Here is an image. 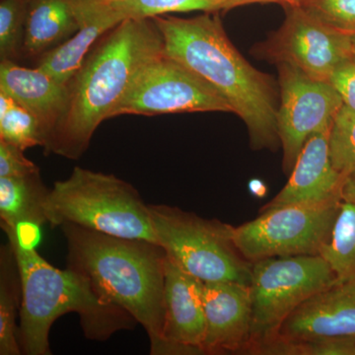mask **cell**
<instances>
[{
	"instance_id": "1",
	"label": "cell",
	"mask_w": 355,
	"mask_h": 355,
	"mask_svg": "<svg viewBox=\"0 0 355 355\" xmlns=\"http://www.w3.org/2000/svg\"><path fill=\"white\" fill-rule=\"evenodd\" d=\"M150 19L162 36L166 55L211 84L227 100L246 125L252 148L277 150L280 146L277 84L245 60L218 16Z\"/></svg>"
},
{
	"instance_id": "13",
	"label": "cell",
	"mask_w": 355,
	"mask_h": 355,
	"mask_svg": "<svg viewBox=\"0 0 355 355\" xmlns=\"http://www.w3.org/2000/svg\"><path fill=\"white\" fill-rule=\"evenodd\" d=\"M203 354H247L252 331L249 286L233 282H203Z\"/></svg>"
},
{
	"instance_id": "15",
	"label": "cell",
	"mask_w": 355,
	"mask_h": 355,
	"mask_svg": "<svg viewBox=\"0 0 355 355\" xmlns=\"http://www.w3.org/2000/svg\"><path fill=\"white\" fill-rule=\"evenodd\" d=\"M333 128V127H331ZM331 130L311 135L282 190L263 209L342 200V180L331 163Z\"/></svg>"
},
{
	"instance_id": "21",
	"label": "cell",
	"mask_w": 355,
	"mask_h": 355,
	"mask_svg": "<svg viewBox=\"0 0 355 355\" xmlns=\"http://www.w3.org/2000/svg\"><path fill=\"white\" fill-rule=\"evenodd\" d=\"M320 254L333 268L338 282L355 279V202L340 203L330 240Z\"/></svg>"
},
{
	"instance_id": "30",
	"label": "cell",
	"mask_w": 355,
	"mask_h": 355,
	"mask_svg": "<svg viewBox=\"0 0 355 355\" xmlns=\"http://www.w3.org/2000/svg\"><path fill=\"white\" fill-rule=\"evenodd\" d=\"M250 3H277V0H218L219 10H229Z\"/></svg>"
},
{
	"instance_id": "20",
	"label": "cell",
	"mask_w": 355,
	"mask_h": 355,
	"mask_svg": "<svg viewBox=\"0 0 355 355\" xmlns=\"http://www.w3.org/2000/svg\"><path fill=\"white\" fill-rule=\"evenodd\" d=\"M22 303V280L10 243L0 249V355H20L16 317Z\"/></svg>"
},
{
	"instance_id": "27",
	"label": "cell",
	"mask_w": 355,
	"mask_h": 355,
	"mask_svg": "<svg viewBox=\"0 0 355 355\" xmlns=\"http://www.w3.org/2000/svg\"><path fill=\"white\" fill-rule=\"evenodd\" d=\"M304 8L331 27L355 35V0H313Z\"/></svg>"
},
{
	"instance_id": "16",
	"label": "cell",
	"mask_w": 355,
	"mask_h": 355,
	"mask_svg": "<svg viewBox=\"0 0 355 355\" xmlns=\"http://www.w3.org/2000/svg\"><path fill=\"white\" fill-rule=\"evenodd\" d=\"M79 28L73 36L44 53L38 67L65 84L80 69L95 42L123 22V15L110 0H76Z\"/></svg>"
},
{
	"instance_id": "11",
	"label": "cell",
	"mask_w": 355,
	"mask_h": 355,
	"mask_svg": "<svg viewBox=\"0 0 355 355\" xmlns=\"http://www.w3.org/2000/svg\"><path fill=\"white\" fill-rule=\"evenodd\" d=\"M277 69V130L284 151L282 167L289 175L311 135L333 127L343 101L328 81L312 78L291 64H279Z\"/></svg>"
},
{
	"instance_id": "6",
	"label": "cell",
	"mask_w": 355,
	"mask_h": 355,
	"mask_svg": "<svg viewBox=\"0 0 355 355\" xmlns=\"http://www.w3.org/2000/svg\"><path fill=\"white\" fill-rule=\"evenodd\" d=\"M157 243L182 270L202 282L250 286L252 263L233 241V226L165 205H149Z\"/></svg>"
},
{
	"instance_id": "29",
	"label": "cell",
	"mask_w": 355,
	"mask_h": 355,
	"mask_svg": "<svg viewBox=\"0 0 355 355\" xmlns=\"http://www.w3.org/2000/svg\"><path fill=\"white\" fill-rule=\"evenodd\" d=\"M329 83L342 97L343 105L355 113V55L333 72Z\"/></svg>"
},
{
	"instance_id": "26",
	"label": "cell",
	"mask_w": 355,
	"mask_h": 355,
	"mask_svg": "<svg viewBox=\"0 0 355 355\" xmlns=\"http://www.w3.org/2000/svg\"><path fill=\"white\" fill-rule=\"evenodd\" d=\"M282 355H355V336H324L303 342L284 340Z\"/></svg>"
},
{
	"instance_id": "7",
	"label": "cell",
	"mask_w": 355,
	"mask_h": 355,
	"mask_svg": "<svg viewBox=\"0 0 355 355\" xmlns=\"http://www.w3.org/2000/svg\"><path fill=\"white\" fill-rule=\"evenodd\" d=\"M336 282V273L321 254L252 263V331L247 354H257L277 340L282 324L299 306Z\"/></svg>"
},
{
	"instance_id": "34",
	"label": "cell",
	"mask_w": 355,
	"mask_h": 355,
	"mask_svg": "<svg viewBox=\"0 0 355 355\" xmlns=\"http://www.w3.org/2000/svg\"><path fill=\"white\" fill-rule=\"evenodd\" d=\"M111 2L125 1V0H110Z\"/></svg>"
},
{
	"instance_id": "9",
	"label": "cell",
	"mask_w": 355,
	"mask_h": 355,
	"mask_svg": "<svg viewBox=\"0 0 355 355\" xmlns=\"http://www.w3.org/2000/svg\"><path fill=\"white\" fill-rule=\"evenodd\" d=\"M197 112L234 113V110L211 84L163 51L137 71L110 119Z\"/></svg>"
},
{
	"instance_id": "28",
	"label": "cell",
	"mask_w": 355,
	"mask_h": 355,
	"mask_svg": "<svg viewBox=\"0 0 355 355\" xmlns=\"http://www.w3.org/2000/svg\"><path fill=\"white\" fill-rule=\"evenodd\" d=\"M40 172L38 166L26 158L24 150L0 139V178L23 177Z\"/></svg>"
},
{
	"instance_id": "33",
	"label": "cell",
	"mask_w": 355,
	"mask_h": 355,
	"mask_svg": "<svg viewBox=\"0 0 355 355\" xmlns=\"http://www.w3.org/2000/svg\"><path fill=\"white\" fill-rule=\"evenodd\" d=\"M352 44H354V51H355V35H354V36H352Z\"/></svg>"
},
{
	"instance_id": "17",
	"label": "cell",
	"mask_w": 355,
	"mask_h": 355,
	"mask_svg": "<svg viewBox=\"0 0 355 355\" xmlns=\"http://www.w3.org/2000/svg\"><path fill=\"white\" fill-rule=\"evenodd\" d=\"M0 92L6 93L38 118L46 141L64 111L67 85L40 67L26 69L12 60H1Z\"/></svg>"
},
{
	"instance_id": "5",
	"label": "cell",
	"mask_w": 355,
	"mask_h": 355,
	"mask_svg": "<svg viewBox=\"0 0 355 355\" xmlns=\"http://www.w3.org/2000/svg\"><path fill=\"white\" fill-rule=\"evenodd\" d=\"M148 205L128 182L76 167L69 178L53 184L44 214L53 228L76 224L104 234L157 243Z\"/></svg>"
},
{
	"instance_id": "14",
	"label": "cell",
	"mask_w": 355,
	"mask_h": 355,
	"mask_svg": "<svg viewBox=\"0 0 355 355\" xmlns=\"http://www.w3.org/2000/svg\"><path fill=\"white\" fill-rule=\"evenodd\" d=\"M279 336L291 342L355 336V279L336 282L306 300L282 324Z\"/></svg>"
},
{
	"instance_id": "8",
	"label": "cell",
	"mask_w": 355,
	"mask_h": 355,
	"mask_svg": "<svg viewBox=\"0 0 355 355\" xmlns=\"http://www.w3.org/2000/svg\"><path fill=\"white\" fill-rule=\"evenodd\" d=\"M343 200L261 209L253 220L233 226V241L246 260L316 256L330 240Z\"/></svg>"
},
{
	"instance_id": "3",
	"label": "cell",
	"mask_w": 355,
	"mask_h": 355,
	"mask_svg": "<svg viewBox=\"0 0 355 355\" xmlns=\"http://www.w3.org/2000/svg\"><path fill=\"white\" fill-rule=\"evenodd\" d=\"M67 240V268L87 280L109 304L119 306L144 327L150 354L167 355L163 340L165 261L160 245L116 237L81 227L60 226Z\"/></svg>"
},
{
	"instance_id": "19",
	"label": "cell",
	"mask_w": 355,
	"mask_h": 355,
	"mask_svg": "<svg viewBox=\"0 0 355 355\" xmlns=\"http://www.w3.org/2000/svg\"><path fill=\"white\" fill-rule=\"evenodd\" d=\"M50 191L40 172L23 177L0 178V220L3 230L46 223L44 202Z\"/></svg>"
},
{
	"instance_id": "2",
	"label": "cell",
	"mask_w": 355,
	"mask_h": 355,
	"mask_svg": "<svg viewBox=\"0 0 355 355\" xmlns=\"http://www.w3.org/2000/svg\"><path fill=\"white\" fill-rule=\"evenodd\" d=\"M163 51L162 36L151 19H125L114 27L67 83L64 109L46 139L44 153L81 157L137 71Z\"/></svg>"
},
{
	"instance_id": "24",
	"label": "cell",
	"mask_w": 355,
	"mask_h": 355,
	"mask_svg": "<svg viewBox=\"0 0 355 355\" xmlns=\"http://www.w3.org/2000/svg\"><path fill=\"white\" fill-rule=\"evenodd\" d=\"M123 19H150L172 12L218 11L216 0H125L112 2Z\"/></svg>"
},
{
	"instance_id": "4",
	"label": "cell",
	"mask_w": 355,
	"mask_h": 355,
	"mask_svg": "<svg viewBox=\"0 0 355 355\" xmlns=\"http://www.w3.org/2000/svg\"><path fill=\"white\" fill-rule=\"evenodd\" d=\"M6 233L17 257L22 280L17 331L22 354L51 355V326L67 313H77L84 336L100 342L137 323L123 308L104 302L78 273L58 270L42 258L34 246L21 244L11 231Z\"/></svg>"
},
{
	"instance_id": "18",
	"label": "cell",
	"mask_w": 355,
	"mask_h": 355,
	"mask_svg": "<svg viewBox=\"0 0 355 355\" xmlns=\"http://www.w3.org/2000/svg\"><path fill=\"white\" fill-rule=\"evenodd\" d=\"M76 0H28L23 53L43 55L78 30Z\"/></svg>"
},
{
	"instance_id": "25",
	"label": "cell",
	"mask_w": 355,
	"mask_h": 355,
	"mask_svg": "<svg viewBox=\"0 0 355 355\" xmlns=\"http://www.w3.org/2000/svg\"><path fill=\"white\" fill-rule=\"evenodd\" d=\"M28 0H1L0 2V58L15 60L24 42Z\"/></svg>"
},
{
	"instance_id": "35",
	"label": "cell",
	"mask_w": 355,
	"mask_h": 355,
	"mask_svg": "<svg viewBox=\"0 0 355 355\" xmlns=\"http://www.w3.org/2000/svg\"><path fill=\"white\" fill-rule=\"evenodd\" d=\"M217 1V6H218V0H216ZM218 10H219V7H218Z\"/></svg>"
},
{
	"instance_id": "22",
	"label": "cell",
	"mask_w": 355,
	"mask_h": 355,
	"mask_svg": "<svg viewBox=\"0 0 355 355\" xmlns=\"http://www.w3.org/2000/svg\"><path fill=\"white\" fill-rule=\"evenodd\" d=\"M330 153L342 180L343 202H355V113L345 105L331 128Z\"/></svg>"
},
{
	"instance_id": "23",
	"label": "cell",
	"mask_w": 355,
	"mask_h": 355,
	"mask_svg": "<svg viewBox=\"0 0 355 355\" xmlns=\"http://www.w3.org/2000/svg\"><path fill=\"white\" fill-rule=\"evenodd\" d=\"M0 139L22 150L43 146L46 133L34 114L0 92Z\"/></svg>"
},
{
	"instance_id": "31",
	"label": "cell",
	"mask_w": 355,
	"mask_h": 355,
	"mask_svg": "<svg viewBox=\"0 0 355 355\" xmlns=\"http://www.w3.org/2000/svg\"><path fill=\"white\" fill-rule=\"evenodd\" d=\"M249 189L253 195L257 197H263L266 193V184L261 182L260 180H254L249 184Z\"/></svg>"
},
{
	"instance_id": "32",
	"label": "cell",
	"mask_w": 355,
	"mask_h": 355,
	"mask_svg": "<svg viewBox=\"0 0 355 355\" xmlns=\"http://www.w3.org/2000/svg\"><path fill=\"white\" fill-rule=\"evenodd\" d=\"M313 0H277V3L286 7H307Z\"/></svg>"
},
{
	"instance_id": "12",
	"label": "cell",
	"mask_w": 355,
	"mask_h": 355,
	"mask_svg": "<svg viewBox=\"0 0 355 355\" xmlns=\"http://www.w3.org/2000/svg\"><path fill=\"white\" fill-rule=\"evenodd\" d=\"M163 340L167 355L205 354L203 282L166 257Z\"/></svg>"
},
{
	"instance_id": "10",
	"label": "cell",
	"mask_w": 355,
	"mask_h": 355,
	"mask_svg": "<svg viewBox=\"0 0 355 355\" xmlns=\"http://www.w3.org/2000/svg\"><path fill=\"white\" fill-rule=\"evenodd\" d=\"M254 51L268 62L291 64L328 83L333 72L355 55L350 35L326 24L304 7H286L284 24Z\"/></svg>"
}]
</instances>
